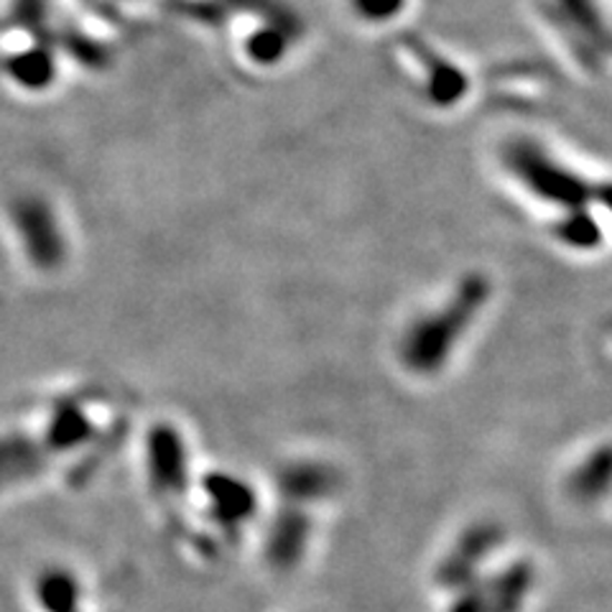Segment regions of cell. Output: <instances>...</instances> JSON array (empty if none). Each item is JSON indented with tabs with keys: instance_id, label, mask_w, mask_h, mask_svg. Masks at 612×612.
I'll use <instances>...</instances> for the list:
<instances>
[{
	"instance_id": "2",
	"label": "cell",
	"mask_w": 612,
	"mask_h": 612,
	"mask_svg": "<svg viewBox=\"0 0 612 612\" xmlns=\"http://www.w3.org/2000/svg\"><path fill=\"white\" fill-rule=\"evenodd\" d=\"M485 294V283L470 279L468 283H462L460 291H457L452 304H444L447 309L437 314L421 317L401 342L403 363L424 375L439 370V365H442L447 355L454 350L457 340L468 330L464 324H472V319L480 312L482 297Z\"/></svg>"
},
{
	"instance_id": "3",
	"label": "cell",
	"mask_w": 612,
	"mask_h": 612,
	"mask_svg": "<svg viewBox=\"0 0 612 612\" xmlns=\"http://www.w3.org/2000/svg\"><path fill=\"white\" fill-rule=\"evenodd\" d=\"M546 16L580 64L592 72L605 64L608 29L592 0H549Z\"/></svg>"
},
{
	"instance_id": "4",
	"label": "cell",
	"mask_w": 612,
	"mask_h": 612,
	"mask_svg": "<svg viewBox=\"0 0 612 612\" xmlns=\"http://www.w3.org/2000/svg\"><path fill=\"white\" fill-rule=\"evenodd\" d=\"M352 6H355V11L360 16H365V19H391L403 8V0H352Z\"/></svg>"
},
{
	"instance_id": "1",
	"label": "cell",
	"mask_w": 612,
	"mask_h": 612,
	"mask_svg": "<svg viewBox=\"0 0 612 612\" xmlns=\"http://www.w3.org/2000/svg\"><path fill=\"white\" fill-rule=\"evenodd\" d=\"M503 161L508 171L519 179L521 187L541 202H554L556 207L569 210V228L562 232L566 243L574 248H594V220L584 218L582 210L590 207L594 187L588 179H582L576 171L564 167L562 161H554L531 138H515L508 141Z\"/></svg>"
}]
</instances>
